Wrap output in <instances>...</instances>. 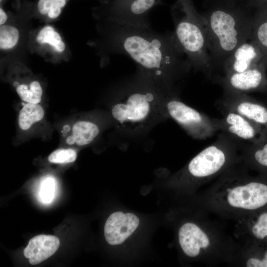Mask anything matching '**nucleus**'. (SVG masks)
Wrapping results in <instances>:
<instances>
[{
    "instance_id": "f257e3e1",
    "label": "nucleus",
    "mask_w": 267,
    "mask_h": 267,
    "mask_svg": "<svg viewBox=\"0 0 267 267\" xmlns=\"http://www.w3.org/2000/svg\"><path fill=\"white\" fill-rule=\"evenodd\" d=\"M112 22V50L131 58L166 90L178 91L177 84L192 68L174 32Z\"/></svg>"
},
{
    "instance_id": "f03ea898",
    "label": "nucleus",
    "mask_w": 267,
    "mask_h": 267,
    "mask_svg": "<svg viewBox=\"0 0 267 267\" xmlns=\"http://www.w3.org/2000/svg\"><path fill=\"white\" fill-rule=\"evenodd\" d=\"M169 92L137 66L136 73L122 81L111 114L123 131L140 132L168 118L165 99Z\"/></svg>"
},
{
    "instance_id": "7ed1b4c3",
    "label": "nucleus",
    "mask_w": 267,
    "mask_h": 267,
    "mask_svg": "<svg viewBox=\"0 0 267 267\" xmlns=\"http://www.w3.org/2000/svg\"><path fill=\"white\" fill-rule=\"evenodd\" d=\"M251 9L244 2L206 1L202 15L215 71L222 68L226 59L239 45L250 40L254 16Z\"/></svg>"
},
{
    "instance_id": "20e7f679",
    "label": "nucleus",
    "mask_w": 267,
    "mask_h": 267,
    "mask_svg": "<svg viewBox=\"0 0 267 267\" xmlns=\"http://www.w3.org/2000/svg\"><path fill=\"white\" fill-rule=\"evenodd\" d=\"M171 13L176 39L192 68L213 79L215 70L209 53L205 23L193 0H176L171 7Z\"/></svg>"
},
{
    "instance_id": "39448f33",
    "label": "nucleus",
    "mask_w": 267,
    "mask_h": 267,
    "mask_svg": "<svg viewBox=\"0 0 267 267\" xmlns=\"http://www.w3.org/2000/svg\"><path fill=\"white\" fill-rule=\"evenodd\" d=\"M165 107L168 118L173 119L195 139L211 138L217 132L212 118L183 102L178 92L167 93Z\"/></svg>"
},
{
    "instance_id": "423d86ee",
    "label": "nucleus",
    "mask_w": 267,
    "mask_h": 267,
    "mask_svg": "<svg viewBox=\"0 0 267 267\" xmlns=\"http://www.w3.org/2000/svg\"><path fill=\"white\" fill-rule=\"evenodd\" d=\"M267 62H264L242 72L217 75L213 79L223 91L265 93L267 92Z\"/></svg>"
},
{
    "instance_id": "0eeeda50",
    "label": "nucleus",
    "mask_w": 267,
    "mask_h": 267,
    "mask_svg": "<svg viewBox=\"0 0 267 267\" xmlns=\"http://www.w3.org/2000/svg\"><path fill=\"white\" fill-rule=\"evenodd\" d=\"M217 104L222 112L238 113L267 131V105L247 93L223 91Z\"/></svg>"
},
{
    "instance_id": "6e6552de",
    "label": "nucleus",
    "mask_w": 267,
    "mask_h": 267,
    "mask_svg": "<svg viewBox=\"0 0 267 267\" xmlns=\"http://www.w3.org/2000/svg\"><path fill=\"white\" fill-rule=\"evenodd\" d=\"M161 0H114L109 10L112 21L135 26H149V14Z\"/></svg>"
},
{
    "instance_id": "1a4fd4ad",
    "label": "nucleus",
    "mask_w": 267,
    "mask_h": 267,
    "mask_svg": "<svg viewBox=\"0 0 267 267\" xmlns=\"http://www.w3.org/2000/svg\"><path fill=\"white\" fill-rule=\"evenodd\" d=\"M222 113V118H212L217 132L227 133L241 141L250 143L257 141L267 133V131L238 113Z\"/></svg>"
},
{
    "instance_id": "9d476101",
    "label": "nucleus",
    "mask_w": 267,
    "mask_h": 267,
    "mask_svg": "<svg viewBox=\"0 0 267 267\" xmlns=\"http://www.w3.org/2000/svg\"><path fill=\"white\" fill-rule=\"evenodd\" d=\"M228 203L234 208L256 210L267 204V184L252 181L229 189L227 194Z\"/></svg>"
},
{
    "instance_id": "9b49d317",
    "label": "nucleus",
    "mask_w": 267,
    "mask_h": 267,
    "mask_svg": "<svg viewBox=\"0 0 267 267\" xmlns=\"http://www.w3.org/2000/svg\"><path fill=\"white\" fill-rule=\"evenodd\" d=\"M267 62V57L260 48L249 40L239 45L226 59L221 69L223 75L245 71Z\"/></svg>"
},
{
    "instance_id": "f8f14e48",
    "label": "nucleus",
    "mask_w": 267,
    "mask_h": 267,
    "mask_svg": "<svg viewBox=\"0 0 267 267\" xmlns=\"http://www.w3.org/2000/svg\"><path fill=\"white\" fill-rule=\"evenodd\" d=\"M139 223V219L133 213H113L104 225L106 241L112 245L122 243L135 231Z\"/></svg>"
},
{
    "instance_id": "ddd939ff",
    "label": "nucleus",
    "mask_w": 267,
    "mask_h": 267,
    "mask_svg": "<svg viewBox=\"0 0 267 267\" xmlns=\"http://www.w3.org/2000/svg\"><path fill=\"white\" fill-rule=\"evenodd\" d=\"M60 245L59 239L53 235L41 234L29 241L24 250V256L31 265H37L53 255Z\"/></svg>"
},
{
    "instance_id": "4468645a",
    "label": "nucleus",
    "mask_w": 267,
    "mask_h": 267,
    "mask_svg": "<svg viewBox=\"0 0 267 267\" xmlns=\"http://www.w3.org/2000/svg\"><path fill=\"white\" fill-rule=\"evenodd\" d=\"M178 240L184 253L189 257L197 256L201 248H205L210 244L206 233L197 225L187 222L180 228Z\"/></svg>"
},
{
    "instance_id": "2eb2a0df",
    "label": "nucleus",
    "mask_w": 267,
    "mask_h": 267,
    "mask_svg": "<svg viewBox=\"0 0 267 267\" xmlns=\"http://www.w3.org/2000/svg\"><path fill=\"white\" fill-rule=\"evenodd\" d=\"M99 133L97 125L88 121L76 122L68 127L63 128V136L69 145L84 146L92 142Z\"/></svg>"
},
{
    "instance_id": "dca6fc26",
    "label": "nucleus",
    "mask_w": 267,
    "mask_h": 267,
    "mask_svg": "<svg viewBox=\"0 0 267 267\" xmlns=\"http://www.w3.org/2000/svg\"><path fill=\"white\" fill-rule=\"evenodd\" d=\"M241 150L252 165L267 173V133L255 142L242 141Z\"/></svg>"
},
{
    "instance_id": "f3484780",
    "label": "nucleus",
    "mask_w": 267,
    "mask_h": 267,
    "mask_svg": "<svg viewBox=\"0 0 267 267\" xmlns=\"http://www.w3.org/2000/svg\"><path fill=\"white\" fill-rule=\"evenodd\" d=\"M250 40L267 57V4L257 8L254 14Z\"/></svg>"
},
{
    "instance_id": "a211bd4d",
    "label": "nucleus",
    "mask_w": 267,
    "mask_h": 267,
    "mask_svg": "<svg viewBox=\"0 0 267 267\" xmlns=\"http://www.w3.org/2000/svg\"><path fill=\"white\" fill-rule=\"evenodd\" d=\"M43 107L38 104L27 103L19 112L18 124L24 131L28 130L32 125L41 120L44 116Z\"/></svg>"
},
{
    "instance_id": "6ab92c4d",
    "label": "nucleus",
    "mask_w": 267,
    "mask_h": 267,
    "mask_svg": "<svg viewBox=\"0 0 267 267\" xmlns=\"http://www.w3.org/2000/svg\"><path fill=\"white\" fill-rule=\"evenodd\" d=\"M16 91L20 98L27 103L38 104L42 99L43 90L38 81L32 82L29 86L19 85L16 88Z\"/></svg>"
},
{
    "instance_id": "aec40b11",
    "label": "nucleus",
    "mask_w": 267,
    "mask_h": 267,
    "mask_svg": "<svg viewBox=\"0 0 267 267\" xmlns=\"http://www.w3.org/2000/svg\"><path fill=\"white\" fill-rule=\"evenodd\" d=\"M37 40L41 44H48L59 52L63 51L65 48V45L59 34L50 26H45L41 30L37 36Z\"/></svg>"
},
{
    "instance_id": "412c9836",
    "label": "nucleus",
    "mask_w": 267,
    "mask_h": 267,
    "mask_svg": "<svg viewBox=\"0 0 267 267\" xmlns=\"http://www.w3.org/2000/svg\"><path fill=\"white\" fill-rule=\"evenodd\" d=\"M68 0H39L37 6L42 15H47L51 19L58 17Z\"/></svg>"
},
{
    "instance_id": "4be33fe9",
    "label": "nucleus",
    "mask_w": 267,
    "mask_h": 267,
    "mask_svg": "<svg viewBox=\"0 0 267 267\" xmlns=\"http://www.w3.org/2000/svg\"><path fill=\"white\" fill-rule=\"evenodd\" d=\"M18 30L15 27L4 25L0 27V47L2 49L14 47L19 39Z\"/></svg>"
},
{
    "instance_id": "5701e85b",
    "label": "nucleus",
    "mask_w": 267,
    "mask_h": 267,
    "mask_svg": "<svg viewBox=\"0 0 267 267\" xmlns=\"http://www.w3.org/2000/svg\"><path fill=\"white\" fill-rule=\"evenodd\" d=\"M77 153L71 148H60L52 152L48 156L49 162L56 164H67L74 162Z\"/></svg>"
},
{
    "instance_id": "b1692460",
    "label": "nucleus",
    "mask_w": 267,
    "mask_h": 267,
    "mask_svg": "<svg viewBox=\"0 0 267 267\" xmlns=\"http://www.w3.org/2000/svg\"><path fill=\"white\" fill-rule=\"evenodd\" d=\"M252 231L254 236L261 240H267V212L260 215L254 224Z\"/></svg>"
},
{
    "instance_id": "393cba45",
    "label": "nucleus",
    "mask_w": 267,
    "mask_h": 267,
    "mask_svg": "<svg viewBox=\"0 0 267 267\" xmlns=\"http://www.w3.org/2000/svg\"><path fill=\"white\" fill-rule=\"evenodd\" d=\"M55 190V182L51 178H46L41 186L40 196L44 203H49L53 199Z\"/></svg>"
},
{
    "instance_id": "a878e982",
    "label": "nucleus",
    "mask_w": 267,
    "mask_h": 267,
    "mask_svg": "<svg viewBox=\"0 0 267 267\" xmlns=\"http://www.w3.org/2000/svg\"><path fill=\"white\" fill-rule=\"evenodd\" d=\"M246 265L247 267H267V250L262 256L249 259Z\"/></svg>"
},
{
    "instance_id": "bb28decb",
    "label": "nucleus",
    "mask_w": 267,
    "mask_h": 267,
    "mask_svg": "<svg viewBox=\"0 0 267 267\" xmlns=\"http://www.w3.org/2000/svg\"><path fill=\"white\" fill-rule=\"evenodd\" d=\"M7 20V15L4 11L0 8V24H3Z\"/></svg>"
},
{
    "instance_id": "cd10ccee",
    "label": "nucleus",
    "mask_w": 267,
    "mask_h": 267,
    "mask_svg": "<svg viewBox=\"0 0 267 267\" xmlns=\"http://www.w3.org/2000/svg\"><path fill=\"white\" fill-rule=\"evenodd\" d=\"M235 0V1H241V2H245V0Z\"/></svg>"
},
{
    "instance_id": "c85d7f7f",
    "label": "nucleus",
    "mask_w": 267,
    "mask_h": 267,
    "mask_svg": "<svg viewBox=\"0 0 267 267\" xmlns=\"http://www.w3.org/2000/svg\"><path fill=\"white\" fill-rule=\"evenodd\" d=\"M0 0L1 1V0Z\"/></svg>"
}]
</instances>
